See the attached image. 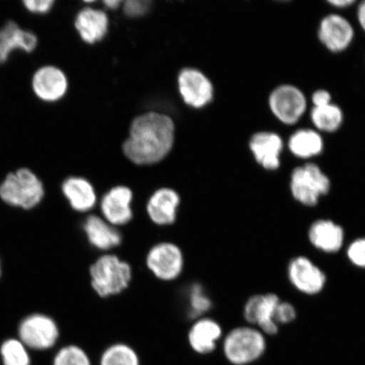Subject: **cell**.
Here are the masks:
<instances>
[{
    "instance_id": "obj_5",
    "label": "cell",
    "mask_w": 365,
    "mask_h": 365,
    "mask_svg": "<svg viewBox=\"0 0 365 365\" xmlns=\"http://www.w3.org/2000/svg\"><path fill=\"white\" fill-rule=\"evenodd\" d=\"M331 180L316 163L297 167L291 173L290 190L301 205L312 207L331 190Z\"/></svg>"
},
{
    "instance_id": "obj_30",
    "label": "cell",
    "mask_w": 365,
    "mask_h": 365,
    "mask_svg": "<svg viewBox=\"0 0 365 365\" xmlns=\"http://www.w3.org/2000/svg\"><path fill=\"white\" fill-rule=\"evenodd\" d=\"M296 317L297 312L294 305L280 301L276 308L275 316H274L277 325H287V324L293 322Z\"/></svg>"
},
{
    "instance_id": "obj_4",
    "label": "cell",
    "mask_w": 365,
    "mask_h": 365,
    "mask_svg": "<svg viewBox=\"0 0 365 365\" xmlns=\"http://www.w3.org/2000/svg\"><path fill=\"white\" fill-rule=\"evenodd\" d=\"M43 195L42 181L29 168L9 173L0 185V197L13 207L33 208L41 202Z\"/></svg>"
},
{
    "instance_id": "obj_7",
    "label": "cell",
    "mask_w": 365,
    "mask_h": 365,
    "mask_svg": "<svg viewBox=\"0 0 365 365\" xmlns=\"http://www.w3.org/2000/svg\"><path fill=\"white\" fill-rule=\"evenodd\" d=\"M184 255L179 246L170 242L154 245L149 250L147 266L155 277L163 281H173L184 269Z\"/></svg>"
},
{
    "instance_id": "obj_17",
    "label": "cell",
    "mask_w": 365,
    "mask_h": 365,
    "mask_svg": "<svg viewBox=\"0 0 365 365\" xmlns=\"http://www.w3.org/2000/svg\"><path fill=\"white\" fill-rule=\"evenodd\" d=\"M308 238L314 248L322 252H339L344 244V228L328 219H319L310 225Z\"/></svg>"
},
{
    "instance_id": "obj_28",
    "label": "cell",
    "mask_w": 365,
    "mask_h": 365,
    "mask_svg": "<svg viewBox=\"0 0 365 365\" xmlns=\"http://www.w3.org/2000/svg\"><path fill=\"white\" fill-rule=\"evenodd\" d=\"M53 365H93L89 355L76 345L63 346L56 354Z\"/></svg>"
},
{
    "instance_id": "obj_27",
    "label": "cell",
    "mask_w": 365,
    "mask_h": 365,
    "mask_svg": "<svg viewBox=\"0 0 365 365\" xmlns=\"http://www.w3.org/2000/svg\"><path fill=\"white\" fill-rule=\"evenodd\" d=\"M189 314L191 318L200 319L212 308V301L205 294L203 287L195 284L189 291Z\"/></svg>"
},
{
    "instance_id": "obj_24",
    "label": "cell",
    "mask_w": 365,
    "mask_h": 365,
    "mask_svg": "<svg viewBox=\"0 0 365 365\" xmlns=\"http://www.w3.org/2000/svg\"><path fill=\"white\" fill-rule=\"evenodd\" d=\"M310 120L318 132L334 133L344 124V115L341 108L331 103L325 106L313 107Z\"/></svg>"
},
{
    "instance_id": "obj_29",
    "label": "cell",
    "mask_w": 365,
    "mask_h": 365,
    "mask_svg": "<svg viewBox=\"0 0 365 365\" xmlns=\"http://www.w3.org/2000/svg\"><path fill=\"white\" fill-rule=\"evenodd\" d=\"M346 255L354 266L365 268V238L355 240L346 249Z\"/></svg>"
},
{
    "instance_id": "obj_35",
    "label": "cell",
    "mask_w": 365,
    "mask_h": 365,
    "mask_svg": "<svg viewBox=\"0 0 365 365\" xmlns=\"http://www.w3.org/2000/svg\"><path fill=\"white\" fill-rule=\"evenodd\" d=\"M331 6L336 8H348L355 4L354 0H330Z\"/></svg>"
},
{
    "instance_id": "obj_20",
    "label": "cell",
    "mask_w": 365,
    "mask_h": 365,
    "mask_svg": "<svg viewBox=\"0 0 365 365\" xmlns=\"http://www.w3.org/2000/svg\"><path fill=\"white\" fill-rule=\"evenodd\" d=\"M83 230L89 243L96 249L109 250L121 244L120 232L103 217L89 216L84 222Z\"/></svg>"
},
{
    "instance_id": "obj_16",
    "label": "cell",
    "mask_w": 365,
    "mask_h": 365,
    "mask_svg": "<svg viewBox=\"0 0 365 365\" xmlns=\"http://www.w3.org/2000/svg\"><path fill=\"white\" fill-rule=\"evenodd\" d=\"M38 39L30 31L22 29L15 21H8L0 29V65L6 63L13 52L33 53Z\"/></svg>"
},
{
    "instance_id": "obj_11",
    "label": "cell",
    "mask_w": 365,
    "mask_h": 365,
    "mask_svg": "<svg viewBox=\"0 0 365 365\" xmlns=\"http://www.w3.org/2000/svg\"><path fill=\"white\" fill-rule=\"evenodd\" d=\"M354 29L350 21L337 14H330L319 22L318 38L330 52H344L354 39Z\"/></svg>"
},
{
    "instance_id": "obj_22",
    "label": "cell",
    "mask_w": 365,
    "mask_h": 365,
    "mask_svg": "<svg viewBox=\"0 0 365 365\" xmlns=\"http://www.w3.org/2000/svg\"><path fill=\"white\" fill-rule=\"evenodd\" d=\"M75 26L82 40L88 43H95L107 34L108 18L102 11L85 8L77 15Z\"/></svg>"
},
{
    "instance_id": "obj_6",
    "label": "cell",
    "mask_w": 365,
    "mask_h": 365,
    "mask_svg": "<svg viewBox=\"0 0 365 365\" xmlns=\"http://www.w3.org/2000/svg\"><path fill=\"white\" fill-rule=\"evenodd\" d=\"M269 108L282 124L294 125L307 109V98L298 86L282 84L272 91L268 98Z\"/></svg>"
},
{
    "instance_id": "obj_32",
    "label": "cell",
    "mask_w": 365,
    "mask_h": 365,
    "mask_svg": "<svg viewBox=\"0 0 365 365\" xmlns=\"http://www.w3.org/2000/svg\"><path fill=\"white\" fill-rule=\"evenodd\" d=\"M126 15L132 17L140 16L149 10V2L141 0H129L124 6Z\"/></svg>"
},
{
    "instance_id": "obj_8",
    "label": "cell",
    "mask_w": 365,
    "mask_h": 365,
    "mask_svg": "<svg viewBox=\"0 0 365 365\" xmlns=\"http://www.w3.org/2000/svg\"><path fill=\"white\" fill-rule=\"evenodd\" d=\"M20 341L26 346L36 350L51 349L59 336L57 324L43 314L26 317L20 325Z\"/></svg>"
},
{
    "instance_id": "obj_34",
    "label": "cell",
    "mask_w": 365,
    "mask_h": 365,
    "mask_svg": "<svg viewBox=\"0 0 365 365\" xmlns=\"http://www.w3.org/2000/svg\"><path fill=\"white\" fill-rule=\"evenodd\" d=\"M357 19L360 27L365 33V1L359 3L357 8Z\"/></svg>"
},
{
    "instance_id": "obj_14",
    "label": "cell",
    "mask_w": 365,
    "mask_h": 365,
    "mask_svg": "<svg viewBox=\"0 0 365 365\" xmlns=\"http://www.w3.org/2000/svg\"><path fill=\"white\" fill-rule=\"evenodd\" d=\"M68 86L65 73L52 66L39 68L31 79V88L36 97L47 103L61 100L66 94Z\"/></svg>"
},
{
    "instance_id": "obj_33",
    "label": "cell",
    "mask_w": 365,
    "mask_h": 365,
    "mask_svg": "<svg viewBox=\"0 0 365 365\" xmlns=\"http://www.w3.org/2000/svg\"><path fill=\"white\" fill-rule=\"evenodd\" d=\"M313 107H322L332 103L331 94L325 89H319L312 94Z\"/></svg>"
},
{
    "instance_id": "obj_26",
    "label": "cell",
    "mask_w": 365,
    "mask_h": 365,
    "mask_svg": "<svg viewBox=\"0 0 365 365\" xmlns=\"http://www.w3.org/2000/svg\"><path fill=\"white\" fill-rule=\"evenodd\" d=\"M4 365H30L31 359L26 346L20 340L9 339L0 349Z\"/></svg>"
},
{
    "instance_id": "obj_36",
    "label": "cell",
    "mask_w": 365,
    "mask_h": 365,
    "mask_svg": "<svg viewBox=\"0 0 365 365\" xmlns=\"http://www.w3.org/2000/svg\"><path fill=\"white\" fill-rule=\"evenodd\" d=\"M104 4L108 8L115 9L120 6L121 1H118V0H109V1H105Z\"/></svg>"
},
{
    "instance_id": "obj_10",
    "label": "cell",
    "mask_w": 365,
    "mask_h": 365,
    "mask_svg": "<svg viewBox=\"0 0 365 365\" xmlns=\"http://www.w3.org/2000/svg\"><path fill=\"white\" fill-rule=\"evenodd\" d=\"M287 277L295 289L307 295H317L327 284L326 274L305 257H295L289 264Z\"/></svg>"
},
{
    "instance_id": "obj_18",
    "label": "cell",
    "mask_w": 365,
    "mask_h": 365,
    "mask_svg": "<svg viewBox=\"0 0 365 365\" xmlns=\"http://www.w3.org/2000/svg\"><path fill=\"white\" fill-rule=\"evenodd\" d=\"M180 204L179 194L170 188L159 189L150 196L147 212L155 225L166 226L176 221L178 208Z\"/></svg>"
},
{
    "instance_id": "obj_15",
    "label": "cell",
    "mask_w": 365,
    "mask_h": 365,
    "mask_svg": "<svg viewBox=\"0 0 365 365\" xmlns=\"http://www.w3.org/2000/svg\"><path fill=\"white\" fill-rule=\"evenodd\" d=\"M133 193L125 186H117L105 194L101 202L103 217L114 227L127 225L133 217Z\"/></svg>"
},
{
    "instance_id": "obj_31",
    "label": "cell",
    "mask_w": 365,
    "mask_h": 365,
    "mask_svg": "<svg viewBox=\"0 0 365 365\" xmlns=\"http://www.w3.org/2000/svg\"><path fill=\"white\" fill-rule=\"evenodd\" d=\"M54 1L53 0H25L23 1V6L30 13L36 14V15H43L47 14L53 8Z\"/></svg>"
},
{
    "instance_id": "obj_21",
    "label": "cell",
    "mask_w": 365,
    "mask_h": 365,
    "mask_svg": "<svg viewBox=\"0 0 365 365\" xmlns=\"http://www.w3.org/2000/svg\"><path fill=\"white\" fill-rule=\"evenodd\" d=\"M62 191L75 211L89 212L97 203V194L93 186L83 178H68L63 182Z\"/></svg>"
},
{
    "instance_id": "obj_3",
    "label": "cell",
    "mask_w": 365,
    "mask_h": 365,
    "mask_svg": "<svg viewBox=\"0 0 365 365\" xmlns=\"http://www.w3.org/2000/svg\"><path fill=\"white\" fill-rule=\"evenodd\" d=\"M222 349L231 364L248 365L257 361L266 352V336L253 327H236L225 336Z\"/></svg>"
},
{
    "instance_id": "obj_19",
    "label": "cell",
    "mask_w": 365,
    "mask_h": 365,
    "mask_svg": "<svg viewBox=\"0 0 365 365\" xmlns=\"http://www.w3.org/2000/svg\"><path fill=\"white\" fill-rule=\"evenodd\" d=\"M222 336V327L210 318H200L190 328L188 341L190 348L199 354H209L217 348Z\"/></svg>"
},
{
    "instance_id": "obj_2",
    "label": "cell",
    "mask_w": 365,
    "mask_h": 365,
    "mask_svg": "<svg viewBox=\"0 0 365 365\" xmlns=\"http://www.w3.org/2000/svg\"><path fill=\"white\" fill-rule=\"evenodd\" d=\"M91 286L99 296L109 297L122 293L132 278L130 264L114 255H104L90 268Z\"/></svg>"
},
{
    "instance_id": "obj_25",
    "label": "cell",
    "mask_w": 365,
    "mask_h": 365,
    "mask_svg": "<svg viewBox=\"0 0 365 365\" xmlns=\"http://www.w3.org/2000/svg\"><path fill=\"white\" fill-rule=\"evenodd\" d=\"M99 365H140V361L138 354L130 345L115 344L103 351Z\"/></svg>"
},
{
    "instance_id": "obj_13",
    "label": "cell",
    "mask_w": 365,
    "mask_h": 365,
    "mask_svg": "<svg viewBox=\"0 0 365 365\" xmlns=\"http://www.w3.org/2000/svg\"><path fill=\"white\" fill-rule=\"evenodd\" d=\"M179 89L182 99L190 106L200 108L212 102L213 86L203 73L195 68H185L180 72Z\"/></svg>"
},
{
    "instance_id": "obj_1",
    "label": "cell",
    "mask_w": 365,
    "mask_h": 365,
    "mask_svg": "<svg viewBox=\"0 0 365 365\" xmlns=\"http://www.w3.org/2000/svg\"><path fill=\"white\" fill-rule=\"evenodd\" d=\"M175 124L165 114L150 112L135 118L123 145L125 156L138 165L157 163L170 152Z\"/></svg>"
},
{
    "instance_id": "obj_37",
    "label": "cell",
    "mask_w": 365,
    "mask_h": 365,
    "mask_svg": "<svg viewBox=\"0 0 365 365\" xmlns=\"http://www.w3.org/2000/svg\"><path fill=\"white\" fill-rule=\"evenodd\" d=\"M0 274H1V267H0Z\"/></svg>"
},
{
    "instance_id": "obj_12",
    "label": "cell",
    "mask_w": 365,
    "mask_h": 365,
    "mask_svg": "<svg viewBox=\"0 0 365 365\" xmlns=\"http://www.w3.org/2000/svg\"><path fill=\"white\" fill-rule=\"evenodd\" d=\"M249 147L255 162L264 170L275 171L280 168L284 140L275 132H257L250 137Z\"/></svg>"
},
{
    "instance_id": "obj_23",
    "label": "cell",
    "mask_w": 365,
    "mask_h": 365,
    "mask_svg": "<svg viewBox=\"0 0 365 365\" xmlns=\"http://www.w3.org/2000/svg\"><path fill=\"white\" fill-rule=\"evenodd\" d=\"M287 148L296 158L309 159L323 153L324 140L317 130L301 129L289 137Z\"/></svg>"
},
{
    "instance_id": "obj_9",
    "label": "cell",
    "mask_w": 365,
    "mask_h": 365,
    "mask_svg": "<svg viewBox=\"0 0 365 365\" xmlns=\"http://www.w3.org/2000/svg\"><path fill=\"white\" fill-rule=\"evenodd\" d=\"M274 294H257L247 300L244 308V317L250 325L257 326L264 335L274 336L279 326L275 322V310L280 302Z\"/></svg>"
}]
</instances>
